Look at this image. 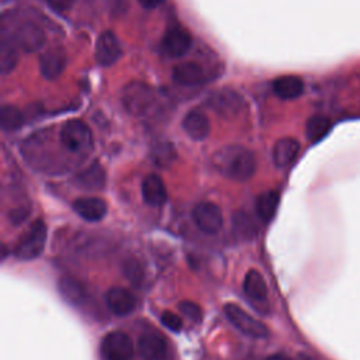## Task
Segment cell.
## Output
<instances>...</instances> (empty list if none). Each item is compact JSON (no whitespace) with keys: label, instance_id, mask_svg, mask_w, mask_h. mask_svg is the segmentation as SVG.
<instances>
[{"label":"cell","instance_id":"cell-13","mask_svg":"<svg viewBox=\"0 0 360 360\" xmlns=\"http://www.w3.org/2000/svg\"><path fill=\"white\" fill-rule=\"evenodd\" d=\"M105 304L114 315L125 316L135 309L136 298L124 287H112L105 294Z\"/></svg>","mask_w":360,"mask_h":360},{"label":"cell","instance_id":"cell-18","mask_svg":"<svg viewBox=\"0 0 360 360\" xmlns=\"http://www.w3.org/2000/svg\"><path fill=\"white\" fill-rule=\"evenodd\" d=\"M181 125L184 132L194 141H204L211 131L208 117L200 110L188 111L184 115Z\"/></svg>","mask_w":360,"mask_h":360},{"label":"cell","instance_id":"cell-3","mask_svg":"<svg viewBox=\"0 0 360 360\" xmlns=\"http://www.w3.org/2000/svg\"><path fill=\"white\" fill-rule=\"evenodd\" d=\"M155 103V90L143 82H131L122 89V104L132 115H146Z\"/></svg>","mask_w":360,"mask_h":360},{"label":"cell","instance_id":"cell-8","mask_svg":"<svg viewBox=\"0 0 360 360\" xmlns=\"http://www.w3.org/2000/svg\"><path fill=\"white\" fill-rule=\"evenodd\" d=\"M207 105L222 117H232L243 108V98L235 90L219 89L210 94Z\"/></svg>","mask_w":360,"mask_h":360},{"label":"cell","instance_id":"cell-6","mask_svg":"<svg viewBox=\"0 0 360 360\" xmlns=\"http://www.w3.org/2000/svg\"><path fill=\"white\" fill-rule=\"evenodd\" d=\"M101 354L105 360H131L135 346L131 336L122 330L108 332L100 345Z\"/></svg>","mask_w":360,"mask_h":360},{"label":"cell","instance_id":"cell-21","mask_svg":"<svg viewBox=\"0 0 360 360\" xmlns=\"http://www.w3.org/2000/svg\"><path fill=\"white\" fill-rule=\"evenodd\" d=\"M278 202H280V195L276 190H269L259 194L255 202V208L259 218L263 222H270L277 212Z\"/></svg>","mask_w":360,"mask_h":360},{"label":"cell","instance_id":"cell-5","mask_svg":"<svg viewBox=\"0 0 360 360\" xmlns=\"http://www.w3.org/2000/svg\"><path fill=\"white\" fill-rule=\"evenodd\" d=\"M224 312H225L226 318L229 319V322L236 329H239L243 335H246L249 338H253V339H266V338H269L267 326L262 321L249 315L239 305H236L233 302H228V304L224 305Z\"/></svg>","mask_w":360,"mask_h":360},{"label":"cell","instance_id":"cell-4","mask_svg":"<svg viewBox=\"0 0 360 360\" xmlns=\"http://www.w3.org/2000/svg\"><path fill=\"white\" fill-rule=\"evenodd\" d=\"M46 225L42 219H37L27 233L18 240L14 248V256L20 260H32L38 257L45 248Z\"/></svg>","mask_w":360,"mask_h":360},{"label":"cell","instance_id":"cell-9","mask_svg":"<svg viewBox=\"0 0 360 360\" xmlns=\"http://www.w3.org/2000/svg\"><path fill=\"white\" fill-rule=\"evenodd\" d=\"M14 42L25 52H37L45 46L46 37L39 25L34 22H24L15 30Z\"/></svg>","mask_w":360,"mask_h":360},{"label":"cell","instance_id":"cell-27","mask_svg":"<svg viewBox=\"0 0 360 360\" xmlns=\"http://www.w3.org/2000/svg\"><path fill=\"white\" fill-rule=\"evenodd\" d=\"M18 60V52L13 44L3 42L1 51H0V69L1 73L6 75L14 69Z\"/></svg>","mask_w":360,"mask_h":360},{"label":"cell","instance_id":"cell-17","mask_svg":"<svg viewBox=\"0 0 360 360\" xmlns=\"http://www.w3.org/2000/svg\"><path fill=\"white\" fill-rule=\"evenodd\" d=\"M173 80L186 87L198 86L205 82V70L200 63L195 62H183L174 66Z\"/></svg>","mask_w":360,"mask_h":360},{"label":"cell","instance_id":"cell-7","mask_svg":"<svg viewBox=\"0 0 360 360\" xmlns=\"http://www.w3.org/2000/svg\"><path fill=\"white\" fill-rule=\"evenodd\" d=\"M193 221L200 231L208 235L217 233L224 224L221 208L211 201H201L193 210Z\"/></svg>","mask_w":360,"mask_h":360},{"label":"cell","instance_id":"cell-20","mask_svg":"<svg viewBox=\"0 0 360 360\" xmlns=\"http://www.w3.org/2000/svg\"><path fill=\"white\" fill-rule=\"evenodd\" d=\"M273 91L281 100H294L304 93V82L294 75L280 76L273 82Z\"/></svg>","mask_w":360,"mask_h":360},{"label":"cell","instance_id":"cell-28","mask_svg":"<svg viewBox=\"0 0 360 360\" xmlns=\"http://www.w3.org/2000/svg\"><path fill=\"white\" fill-rule=\"evenodd\" d=\"M179 309L183 315H186L187 318H190L194 322H200L202 318L201 307L193 301H181L179 304Z\"/></svg>","mask_w":360,"mask_h":360},{"label":"cell","instance_id":"cell-12","mask_svg":"<svg viewBox=\"0 0 360 360\" xmlns=\"http://www.w3.org/2000/svg\"><path fill=\"white\" fill-rule=\"evenodd\" d=\"M136 347L143 360H165L167 354L166 339L156 332L143 333L138 339Z\"/></svg>","mask_w":360,"mask_h":360},{"label":"cell","instance_id":"cell-19","mask_svg":"<svg viewBox=\"0 0 360 360\" xmlns=\"http://www.w3.org/2000/svg\"><path fill=\"white\" fill-rule=\"evenodd\" d=\"M142 198L150 207H159L167 200L163 180L156 173L148 174L142 181Z\"/></svg>","mask_w":360,"mask_h":360},{"label":"cell","instance_id":"cell-30","mask_svg":"<svg viewBox=\"0 0 360 360\" xmlns=\"http://www.w3.org/2000/svg\"><path fill=\"white\" fill-rule=\"evenodd\" d=\"M73 3L75 0H48V4L56 11H68Z\"/></svg>","mask_w":360,"mask_h":360},{"label":"cell","instance_id":"cell-31","mask_svg":"<svg viewBox=\"0 0 360 360\" xmlns=\"http://www.w3.org/2000/svg\"><path fill=\"white\" fill-rule=\"evenodd\" d=\"M141 3L142 7L145 8H155L158 6H160L165 0H138Z\"/></svg>","mask_w":360,"mask_h":360},{"label":"cell","instance_id":"cell-23","mask_svg":"<svg viewBox=\"0 0 360 360\" xmlns=\"http://www.w3.org/2000/svg\"><path fill=\"white\" fill-rule=\"evenodd\" d=\"M105 174L103 167L96 162L91 166H89L86 170H83L77 176V183L79 186L84 188H91V190H98L104 186Z\"/></svg>","mask_w":360,"mask_h":360},{"label":"cell","instance_id":"cell-16","mask_svg":"<svg viewBox=\"0 0 360 360\" xmlns=\"http://www.w3.org/2000/svg\"><path fill=\"white\" fill-rule=\"evenodd\" d=\"M300 149H301L300 142L295 138L285 136V138L278 139L274 143L273 150H271L273 163L280 169L291 166L295 162V159L300 153Z\"/></svg>","mask_w":360,"mask_h":360},{"label":"cell","instance_id":"cell-11","mask_svg":"<svg viewBox=\"0 0 360 360\" xmlns=\"http://www.w3.org/2000/svg\"><path fill=\"white\" fill-rule=\"evenodd\" d=\"M122 53L121 44L114 32L104 31L100 34L96 44V59L101 66L114 65Z\"/></svg>","mask_w":360,"mask_h":360},{"label":"cell","instance_id":"cell-15","mask_svg":"<svg viewBox=\"0 0 360 360\" xmlns=\"http://www.w3.org/2000/svg\"><path fill=\"white\" fill-rule=\"evenodd\" d=\"M73 211L89 222L101 221L107 214V204L103 198L98 197H82L73 201Z\"/></svg>","mask_w":360,"mask_h":360},{"label":"cell","instance_id":"cell-24","mask_svg":"<svg viewBox=\"0 0 360 360\" xmlns=\"http://www.w3.org/2000/svg\"><path fill=\"white\" fill-rule=\"evenodd\" d=\"M332 128V122L325 115H314L307 121L305 134L311 142L321 141Z\"/></svg>","mask_w":360,"mask_h":360},{"label":"cell","instance_id":"cell-25","mask_svg":"<svg viewBox=\"0 0 360 360\" xmlns=\"http://www.w3.org/2000/svg\"><path fill=\"white\" fill-rule=\"evenodd\" d=\"M24 122L22 112L14 105H3L0 110V125L4 131H15Z\"/></svg>","mask_w":360,"mask_h":360},{"label":"cell","instance_id":"cell-10","mask_svg":"<svg viewBox=\"0 0 360 360\" xmlns=\"http://www.w3.org/2000/svg\"><path fill=\"white\" fill-rule=\"evenodd\" d=\"M191 48V35L181 27L170 28L163 39L162 49L169 58H180L186 55Z\"/></svg>","mask_w":360,"mask_h":360},{"label":"cell","instance_id":"cell-22","mask_svg":"<svg viewBox=\"0 0 360 360\" xmlns=\"http://www.w3.org/2000/svg\"><path fill=\"white\" fill-rule=\"evenodd\" d=\"M245 294L255 301H264L267 298V285L260 271L250 269L243 278Z\"/></svg>","mask_w":360,"mask_h":360},{"label":"cell","instance_id":"cell-14","mask_svg":"<svg viewBox=\"0 0 360 360\" xmlns=\"http://www.w3.org/2000/svg\"><path fill=\"white\" fill-rule=\"evenodd\" d=\"M66 60V53L62 48H49L39 58V70L45 79L53 80L65 70Z\"/></svg>","mask_w":360,"mask_h":360},{"label":"cell","instance_id":"cell-33","mask_svg":"<svg viewBox=\"0 0 360 360\" xmlns=\"http://www.w3.org/2000/svg\"><path fill=\"white\" fill-rule=\"evenodd\" d=\"M300 359H301V360H314L312 357H309L308 354H304V353L300 356Z\"/></svg>","mask_w":360,"mask_h":360},{"label":"cell","instance_id":"cell-26","mask_svg":"<svg viewBox=\"0 0 360 360\" xmlns=\"http://www.w3.org/2000/svg\"><path fill=\"white\" fill-rule=\"evenodd\" d=\"M59 290L60 292L66 297V300H69L70 302L79 304L83 297H84V290L83 287L72 277H62L59 280Z\"/></svg>","mask_w":360,"mask_h":360},{"label":"cell","instance_id":"cell-2","mask_svg":"<svg viewBox=\"0 0 360 360\" xmlns=\"http://www.w3.org/2000/svg\"><path fill=\"white\" fill-rule=\"evenodd\" d=\"M59 141L62 146L77 155L89 153L93 148V135L90 128L80 120H70L65 122L59 132Z\"/></svg>","mask_w":360,"mask_h":360},{"label":"cell","instance_id":"cell-1","mask_svg":"<svg viewBox=\"0 0 360 360\" xmlns=\"http://www.w3.org/2000/svg\"><path fill=\"white\" fill-rule=\"evenodd\" d=\"M215 167L224 174L236 181L249 180L256 172L255 155L239 145L221 148L214 156Z\"/></svg>","mask_w":360,"mask_h":360},{"label":"cell","instance_id":"cell-32","mask_svg":"<svg viewBox=\"0 0 360 360\" xmlns=\"http://www.w3.org/2000/svg\"><path fill=\"white\" fill-rule=\"evenodd\" d=\"M266 360H288V359L285 356H283V354H271Z\"/></svg>","mask_w":360,"mask_h":360},{"label":"cell","instance_id":"cell-29","mask_svg":"<svg viewBox=\"0 0 360 360\" xmlns=\"http://www.w3.org/2000/svg\"><path fill=\"white\" fill-rule=\"evenodd\" d=\"M160 322L163 323V326H166L172 332H180L181 328H183L181 318L177 314L172 312V311H165L160 315Z\"/></svg>","mask_w":360,"mask_h":360}]
</instances>
